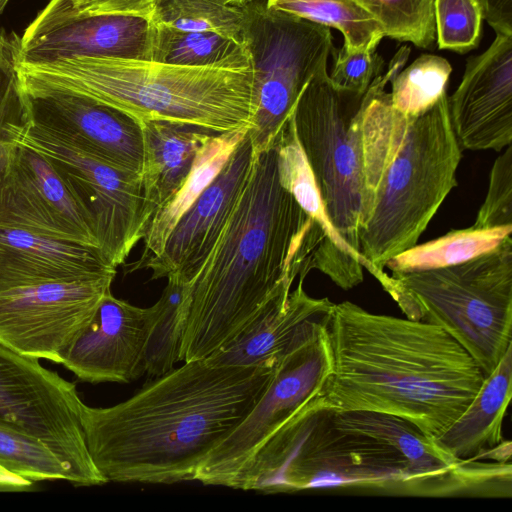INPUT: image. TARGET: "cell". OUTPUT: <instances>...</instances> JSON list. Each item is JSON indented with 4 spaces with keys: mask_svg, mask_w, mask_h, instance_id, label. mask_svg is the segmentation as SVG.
<instances>
[{
    "mask_svg": "<svg viewBox=\"0 0 512 512\" xmlns=\"http://www.w3.org/2000/svg\"><path fill=\"white\" fill-rule=\"evenodd\" d=\"M116 273L97 247L24 229L0 228V292L48 282L115 277Z\"/></svg>",
    "mask_w": 512,
    "mask_h": 512,
    "instance_id": "cell-20",
    "label": "cell"
},
{
    "mask_svg": "<svg viewBox=\"0 0 512 512\" xmlns=\"http://www.w3.org/2000/svg\"><path fill=\"white\" fill-rule=\"evenodd\" d=\"M0 228L98 248L84 212L52 163L8 139L0 141Z\"/></svg>",
    "mask_w": 512,
    "mask_h": 512,
    "instance_id": "cell-14",
    "label": "cell"
},
{
    "mask_svg": "<svg viewBox=\"0 0 512 512\" xmlns=\"http://www.w3.org/2000/svg\"><path fill=\"white\" fill-rule=\"evenodd\" d=\"M334 64L329 75L338 87L365 93L371 82L383 71L382 57L372 49H345L333 53Z\"/></svg>",
    "mask_w": 512,
    "mask_h": 512,
    "instance_id": "cell-38",
    "label": "cell"
},
{
    "mask_svg": "<svg viewBox=\"0 0 512 512\" xmlns=\"http://www.w3.org/2000/svg\"><path fill=\"white\" fill-rule=\"evenodd\" d=\"M250 0H226L231 5L241 6Z\"/></svg>",
    "mask_w": 512,
    "mask_h": 512,
    "instance_id": "cell-41",
    "label": "cell"
},
{
    "mask_svg": "<svg viewBox=\"0 0 512 512\" xmlns=\"http://www.w3.org/2000/svg\"><path fill=\"white\" fill-rule=\"evenodd\" d=\"M512 395V345L485 377L463 413L434 440L459 459H473L503 441L502 422Z\"/></svg>",
    "mask_w": 512,
    "mask_h": 512,
    "instance_id": "cell-24",
    "label": "cell"
},
{
    "mask_svg": "<svg viewBox=\"0 0 512 512\" xmlns=\"http://www.w3.org/2000/svg\"><path fill=\"white\" fill-rule=\"evenodd\" d=\"M7 139L43 154L84 212L104 258L123 264L152 219L141 178L92 157L27 122L6 129Z\"/></svg>",
    "mask_w": 512,
    "mask_h": 512,
    "instance_id": "cell-10",
    "label": "cell"
},
{
    "mask_svg": "<svg viewBox=\"0 0 512 512\" xmlns=\"http://www.w3.org/2000/svg\"><path fill=\"white\" fill-rule=\"evenodd\" d=\"M161 0H50L21 35V43L82 18L129 15L150 20Z\"/></svg>",
    "mask_w": 512,
    "mask_h": 512,
    "instance_id": "cell-32",
    "label": "cell"
},
{
    "mask_svg": "<svg viewBox=\"0 0 512 512\" xmlns=\"http://www.w3.org/2000/svg\"><path fill=\"white\" fill-rule=\"evenodd\" d=\"M278 173L281 184L314 220L323 242L312 259V268L349 290L362 283L364 269L380 282L376 270L351 250L333 227L323 204L313 172L299 143L292 116L276 137Z\"/></svg>",
    "mask_w": 512,
    "mask_h": 512,
    "instance_id": "cell-21",
    "label": "cell"
},
{
    "mask_svg": "<svg viewBox=\"0 0 512 512\" xmlns=\"http://www.w3.org/2000/svg\"><path fill=\"white\" fill-rule=\"evenodd\" d=\"M32 481L15 475L0 466V489L21 490L32 485Z\"/></svg>",
    "mask_w": 512,
    "mask_h": 512,
    "instance_id": "cell-40",
    "label": "cell"
},
{
    "mask_svg": "<svg viewBox=\"0 0 512 512\" xmlns=\"http://www.w3.org/2000/svg\"><path fill=\"white\" fill-rule=\"evenodd\" d=\"M326 330L332 368L316 398L329 409L398 416L435 439L485 379L465 349L427 322L343 301L333 304Z\"/></svg>",
    "mask_w": 512,
    "mask_h": 512,
    "instance_id": "cell-3",
    "label": "cell"
},
{
    "mask_svg": "<svg viewBox=\"0 0 512 512\" xmlns=\"http://www.w3.org/2000/svg\"><path fill=\"white\" fill-rule=\"evenodd\" d=\"M248 130L217 176L180 217L161 254L145 267L152 272L151 280L176 277L187 282L209 254L249 170L253 144Z\"/></svg>",
    "mask_w": 512,
    "mask_h": 512,
    "instance_id": "cell-18",
    "label": "cell"
},
{
    "mask_svg": "<svg viewBox=\"0 0 512 512\" xmlns=\"http://www.w3.org/2000/svg\"><path fill=\"white\" fill-rule=\"evenodd\" d=\"M297 287L265 307L229 344L206 358L214 365L275 368L288 354L309 340L321 327L333 302L313 298Z\"/></svg>",
    "mask_w": 512,
    "mask_h": 512,
    "instance_id": "cell-19",
    "label": "cell"
},
{
    "mask_svg": "<svg viewBox=\"0 0 512 512\" xmlns=\"http://www.w3.org/2000/svg\"><path fill=\"white\" fill-rule=\"evenodd\" d=\"M439 49L466 53L480 41L483 13L479 0H434Z\"/></svg>",
    "mask_w": 512,
    "mask_h": 512,
    "instance_id": "cell-35",
    "label": "cell"
},
{
    "mask_svg": "<svg viewBox=\"0 0 512 512\" xmlns=\"http://www.w3.org/2000/svg\"><path fill=\"white\" fill-rule=\"evenodd\" d=\"M115 277L48 282L0 292V344L61 363Z\"/></svg>",
    "mask_w": 512,
    "mask_h": 512,
    "instance_id": "cell-13",
    "label": "cell"
},
{
    "mask_svg": "<svg viewBox=\"0 0 512 512\" xmlns=\"http://www.w3.org/2000/svg\"><path fill=\"white\" fill-rule=\"evenodd\" d=\"M38 360L0 344V424L42 442L73 485L107 483L88 452L75 385Z\"/></svg>",
    "mask_w": 512,
    "mask_h": 512,
    "instance_id": "cell-11",
    "label": "cell"
},
{
    "mask_svg": "<svg viewBox=\"0 0 512 512\" xmlns=\"http://www.w3.org/2000/svg\"><path fill=\"white\" fill-rule=\"evenodd\" d=\"M27 96L29 122L125 173L141 175V126L130 116L86 98Z\"/></svg>",
    "mask_w": 512,
    "mask_h": 512,
    "instance_id": "cell-16",
    "label": "cell"
},
{
    "mask_svg": "<svg viewBox=\"0 0 512 512\" xmlns=\"http://www.w3.org/2000/svg\"><path fill=\"white\" fill-rule=\"evenodd\" d=\"M269 7L339 30L343 48L376 50L384 37L377 20L355 0H266Z\"/></svg>",
    "mask_w": 512,
    "mask_h": 512,
    "instance_id": "cell-28",
    "label": "cell"
},
{
    "mask_svg": "<svg viewBox=\"0 0 512 512\" xmlns=\"http://www.w3.org/2000/svg\"><path fill=\"white\" fill-rule=\"evenodd\" d=\"M22 56L21 35L8 33L0 21V141L7 139L9 126L29 121L27 96L18 74Z\"/></svg>",
    "mask_w": 512,
    "mask_h": 512,
    "instance_id": "cell-36",
    "label": "cell"
},
{
    "mask_svg": "<svg viewBox=\"0 0 512 512\" xmlns=\"http://www.w3.org/2000/svg\"><path fill=\"white\" fill-rule=\"evenodd\" d=\"M483 19L498 34L512 36V0H479Z\"/></svg>",
    "mask_w": 512,
    "mask_h": 512,
    "instance_id": "cell-39",
    "label": "cell"
},
{
    "mask_svg": "<svg viewBox=\"0 0 512 512\" xmlns=\"http://www.w3.org/2000/svg\"><path fill=\"white\" fill-rule=\"evenodd\" d=\"M277 137V136H276ZM275 139L253 147L247 176L212 249L186 283L181 361L206 359L234 340L312 268L323 235L281 184Z\"/></svg>",
    "mask_w": 512,
    "mask_h": 512,
    "instance_id": "cell-1",
    "label": "cell"
},
{
    "mask_svg": "<svg viewBox=\"0 0 512 512\" xmlns=\"http://www.w3.org/2000/svg\"><path fill=\"white\" fill-rule=\"evenodd\" d=\"M275 368L193 360L116 405L83 403L81 424L94 465L107 483L195 480L211 450L257 404Z\"/></svg>",
    "mask_w": 512,
    "mask_h": 512,
    "instance_id": "cell-2",
    "label": "cell"
},
{
    "mask_svg": "<svg viewBox=\"0 0 512 512\" xmlns=\"http://www.w3.org/2000/svg\"><path fill=\"white\" fill-rule=\"evenodd\" d=\"M10 0H0V17Z\"/></svg>",
    "mask_w": 512,
    "mask_h": 512,
    "instance_id": "cell-42",
    "label": "cell"
},
{
    "mask_svg": "<svg viewBox=\"0 0 512 512\" xmlns=\"http://www.w3.org/2000/svg\"><path fill=\"white\" fill-rule=\"evenodd\" d=\"M452 67L443 57L423 54L390 81L392 106L415 117L432 108L444 95Z\"/></svg>",
    "mask_w": 512,
    "mask_h": 512,
    "instance_id": "cell-31",
    "label": "cell"
},
{
    "mask_svg": "<svg viewBox=\"0 0 512 512\" xmlns=\"http://www.w3.org/2000/svg\"><path fill=\"white\" fill-rule=\"evenodd\" d=\"M149 60L192 67L251 68L242 43L213 32L182 31L152 22Z\"/></svg>",
    "mask_w": 512,
    "mask_h": 512,
    "instance_id": "cell-26",
    "label": "cell"
},
{
    "mask_svg": "<svg viewBox=\"0 0 512 512\" xmlns=\"http://www.w3.org/2000/svg\"><path fill=\"white\" fill-rule=\"evenodd\" d=\"M326 319L309 340L276 366L264 394L246 418L207 455L197 470L196 481L233 489L260 448L319 392L332 368Z\"/></svg>",
    "mask_w": 512,
    "mask_h": 512,
    "instance_id": "cell-12",
    "label": "cell"
},
{
    "mask_svg": "<svg viewBox=\"0 0 512 512\" xmlns=\"http://www.w3.org/2000/svg\"><path fill=\"white\" fill-rule=\"evenodd\" d=\"M150 21L182 31L213 32L239 43L243 40L242 6L226 0H161Z\"/></svg>",
    "mask_w": 512,
    "mask_h": 512,
    "instance_id": "cell-30",
    "label": "cell"
},
{
    "mask_svg": "<svg viewBox=\"0 0 512 512\" xmlns=\"http://www.w3.org/2000/svg\"><path fill=\"white\" fill-rule=\"evenodd\" d=\"M140 126L144 148L140 178L153 218L184 184L197 152L212 134L165 121L141 122Z\"/></svg>",
    "mask_w": 512,
    "mask_h": 512,
    "instance_id": "cell-23",
    "label": "cell"
},
{
    "mask_svg": "<svg viewBox=\"0 0 512 512\" xmlns=\"http://www.w3.org/2000/svg\"><path fill=\"white\" fill-rule=\"evenodd\" d=\"M388 294L406 318L442 328L484 376L512 345V239L467 262L392 273Z\"/></svg>",
    "mask_w": 512,
    "mask_h": 512,
    "instance_id": "cell-7",
    "label": "cell"
},
{
    "mask_svg": "<svg viewBox=\"0 0 512 512\" xmlns=\"http://www.w3.org/2000/svg\"><path fill=\"white\" fill-rule=\"evenodd\" d=\"M18 74L28 96L73 95L119 110L139 124L165 121L210 134L250 128L252 69L192 67L144 59L66 56L30 60Z\"/></svg>",
    "mask_w": 512,
    "mask_h": 512,
    "instance_id": "cell-5",
    "label": "cell"
},
{
    "mask_svg": "<svg viewBox=\"0 0 512 512\" xmlns=\"http://www.w3.org/2000/svg\"><path fill=\"white\" fill-rule=\"evenodd\" d=\"M460 147L501 151L512 141V36L498 34L467 61L462 80L448 98Z\"/></svg>",
    "mask_w": 512,
    "mask_h": 512,
    "instance_id": "cell-17",
    "label": "cell"
},
{
    "mask_svg": "<svg viewBox=\"0 0 512 512\" xmlns=\"http://www.w3.org/2000/svg\"><path fill=\"white\" fill-rule=\"evenodd\" d=\"M410 54L401 47L385 74L368 87L361 115L363 209L359 234L361 256L381 277L387 292L391 276L385 263L417 244L418 239L457 186L461 160L444 95L423 114L409 117L396 110L386 85Z\"/></svg>",
    "mask_w": 512,
    "mask_h": 512,
    "instance_id": "cell-4",
    "label": "cell"
},
{
    "mask_svg": "<svg viewBox=\"0 0 512 512\" xmlns=\"http://www.w3.org/2000/svg\"><path fill=\"white\" fill-rule=\"evenodd\" d=\"M0 466L32 482L69 481L62 463L42 442L4 424H0Z\"/></svg>",
    "mask_w": 512,
    "mask_h": 512,
    "instance_id": "cell-34",
    "label": "cell"
},
{
    "mask_svg": "<svg viewBox=\"0 0 512 512\" xmlns=\"http://www.w3.org/2000/svg\"><path fill=\"white\" fill-rule=\"evenodd\" d=\"M380 24L384 36L429 47L436 39L434 0H355Z\"/></svg>",
    "mask_w": 512,
    "mask_h": 512,
    "instance_id": "cell-33",
    "label": "cell"
},
{
    "mask_svg": "<svg viewBox=\"0 0 512 512\" xmlns=\"http://www.w3.org/2000/svg\"><path fill=\"white\" fill-rule=\"evenodd\" d=\"M151 22L129 15L79 19L22 43L23 57L48 60L66 56L149 60Z\"/></svg>",
    "mask_w": 512,
    "mask_h": 512,
    "instance_id": "cell-22",
    "label": "cell"
},
{
    "mask_svg": "<svg viewBox=\"0 0 512 512\" xmlns=\"http://www.w3.org/2000/svg\"><path fill=\"white\" fill-rule=\"evenodd\" d=\"M155 315V304L137 307L108 291L72 339L61 364L89 383L136 380L145 373V345Z\"/></svg>",
    "mask_w": 512,
    "mask_h": 512,
    "instance_id": "cell-15",
    "label": "cell"
},
{
    "mask_svg": "<svg viewBox=\"0 0 512 512\" xmlns=\"http://www.w3.org/2000/svg\"><path fill=\"white\" fill-rule=\"evenodd\" d=\"M365 93L336 86L323 67L305 85L291 114L326 213L341 239L359 256Z\"/></svg>",
    "mask_w": 512,
    "mask_h": 512,
    "instance_id": "cell-8",
    "label": "cell"
},
{
    "mask_svg": "<svg viewBox=\"0 0 512 512\" xmlns=\"http://www.w3.org/2000/svg\"><path fill=\"white\" fill-rule=\"evenodd\" d=\"M489 180L485 200L472 226L481 229L512 226L511 145L495 160Z\"/></svg>",
    "mask_w": 512,
    "mask_h": 512,
    "instance_id": "cell-37",
    "label": "cell"
},
{
    "mask_svg": "<svg viewBox=\"0 0 512 512\" xmlns=\"http://www.w3.org/2000/svg\"><path fill=\"white\" fill-rule=\"evenodd\" d=\"M248 129L212 134L208 138L197 152L184 184L149 222L142 239V255L128 265L127 273L145 269L150 261L161 254L180 217L217 176Z\"/></svg>",
    "mask_w": 512,
    "mask_h": 512,
    "instance_id": "cell-25",
    "label": "cell"
},
{
    "mask_svg": "<svg viewBox=\"0 0 512 512\" xmlns=\"http://www.w3.org/2000/svg\"><path fill=\"white\" fill-rule=\"evenodd\" d=\"M512 226L491 229L452 230L423 244H415L394 255L386 263L392 273H409L438 269L467 262L500 245L511 236Z\"/></svg>",
    "mask_w": 512,
    "mask_h": 512,
    "instance_id": "cell-27",
    "label": "cell"
},
{
    "mask_svg": "<svg viewBox=\"0 0 512 512\" xmlns=\"http://www.w3.org/2000/svg\"><path fill=\"white\" fill-rule=\"evenodd\" d=\"M312 459L325 489L457 497L468 495L476 481L473 461L454 457L412 422L373 411L325 408Z\"/></svg>",
    "mask_w": 512,
    "mask_h": 512,
    "instance_id": "cell-6",
    "label": "cell"
},
{
    "mask_svg": "<svg viewBox=\"0 0 512 512\" xmlns=\"http://www.w3.org/2000/svg\"><path fill=\"white\" fill-rule=\"evenodd\" d=\"M241 6L255 105L248 132L258 148L275 139L305 85L336 49L327 26L273 9L266 0Z\"/></svg>",
    "mask_w": 512,
    "mask_h": 512,
    "instance_id": "cell-9",
    "label": "cell"
},
{
    "mask_svg": "<svg viewBox=\"0 0 512 512\" xmlns=\"http://www.w3.org/2000/svg\"><path fill=\"white\" fill-rule=\"evenodd\" d=\"M188 304L186 283L176 277L167 278V285L155 303L156 315L145 345L143 364L148 376H161L181 361Z\"/></svg>",
    "mask_w": 512,
    "mask_h": 512,
    "instance_id": "cell-29",
    "label": "cell"
}]
</instances>
